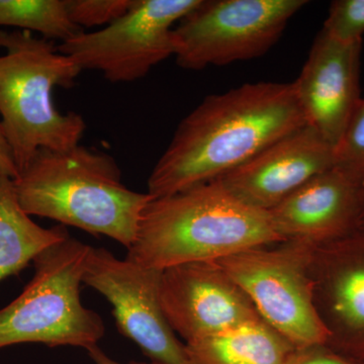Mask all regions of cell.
<instances>
[{
	"label": "cell",
	"instance_id": "12",
	"mask_svg": "<svg viewBox=\"0 0 364 364\" xmlns=\"http://www.w3.org/2000/svg\"><path fill=\"white\" fill-rule=\"evenodd\" d=\"M363 41L343 43L321 31L294 86L306 124L336 149L360 102Z\"/></svg>",
	"mask_w": 364,
	"mask_h": 364
},
{
	"label": "cell",
	"instance_id": "21",
	"mask_svg": "<svg viewBox=\"0 0 364 364\" xmlns=\"http://www.w3.org/2000/svg\"><path fill=\"white\" fill-rule=\"evenodd\" d=\"M289 364H359L328 345L318 344L294 349Z\"/></svg>",
	"mask_w": 364,
	"mask_h": 364
},
{
	"label": "cell",
	"instance_id": "9",
	"mask_svg": "<svg viewBox=\"0 0 364 364\" xmlns=\"http://www.w3.org/2000/svg\"><path fill=\"white\" fill-rule=\"evenodd\" d=\"M162 272L128 257L119 259L107 249L91 247L83 284L111 303L119 332L138 345L151 363L193 364L186 343L163 313Z\"/></svg>",
	"mask_w": 364,
	"mask_h": 364
},
{
	"label": "cell",
	"instance_id": "22",
	"mask_svg": "<svg viewBox=\"0 0 364 364\" xmlns=\"http://www.w3.org/2000/svg\"><path fill=\"white\" fill-rule=\"evenodd\" d=\"M0 172L13 179L18 176V167L14 162L11 147L4 136L1 124H0Z\"/></svg>",
	"mask_w": 364,
	"mask_h": 364
},
{
	"label": "cell",
	"instance_id": "10",
	"mask_svg": "<svg viewBox=\"0 0 364 364\" xmlns=\"http://www.w3.org/2000/svg\"><path fill=\"white\" fill-rule=\"evenodd\" d=\"M160 301L167 322L184 343L261 318L218 261L163 270Z\"/></svg>",
	"mask_w": 364,
	"mask_h": 364
},
{
	"label": "cell",
	"instance_id": "6",
	"mask_svg": "<svg viewBox=\"0 0 364 364\" xmlns=\"http://www.w3.org/2000/svg\"><path fill=\"white\" fill-rule=\"evenodd\" d=\"M313 247L301 242L282 241L218 261L260 318L296 349L326 344L328 340L314 303Z\"/></svg>",
	"mask_w": 364,
	"mask_h": 364
},
{
	"label": "cell",
	"instance_id": "18",
	"mask_svg": "<svg viewBox=\"0 0 364 364\" xmlns=\"http://www.w3.org/2000/svg\"><path fill=\"white\" fill-rule=\"evenodd\" d=\"M335 168L364 186V100L352 114L341 141L335 149Z\"/></svg>",
	"mask_w": 364,
	"mask_h": 364
},
{
	"label": "cell",
	"instance_id": "4",
	"mask_svg": "<svg viewBox=\"0 0 364 364\" xmlns=\"http://www.w3.org/2000/svg\"><path fill=\"white\" fill-rule=\"evenodd\" d=\"M81 71L52 41L28 31L0 30V124L18 174L38 150L79 145L85 119L60 112L52 92L57 86L73 87Z\"/></svg>",
	"mask_w": 364,
	"mask_h": 364
},
{
	"label": "cell",
	"instance_id": "2",
	"mask_svg": "<svg viewBox=\"0 0 364 364\" xmlns=\"http://www.w3.org/2000/svg\"><path fill=\"white\" fill-rule=\"evenodd\" d=\"M279 242L267 212L242 202L215 179L151 198L127 257L164 270Z\"/></svg>",
	"mask_w": 364,
	"mask_h": 364
},
{
	"label": "cell",
	"instance_id": "16",
	"mask_svg": "<svg viewBox=\"0 0 364 364\" xmlns=\"http://www.w3.org/2000/svg\"><path fill=\"white\" fill-rule=\"evenodd\" d=\"M68 237L63 226L45 229L36 224L21 207L14 179L0 172V282Z\"/></svg>",
	"mask_w": 364,
	"mask_h": 364
},
{
	"label": "cell",
	"instance_id": "14",
	"mask_svg": "<svg viewBox=\"0 0 364 364\" xmlns=\"http://www.w3.org/2000/svg\"><path fill=\"white\" fill-rule=\"evenodd\" d=\"M363 188L333 167L267 213L282 241L315 247L358 229Z\"/></svg>",
	"mask_w": 364,
	"mask_h": 364
},
{
	"label": "cell",
	"instance_id": "23",
	"mask_svg": "<svg viewBox=\"0 0 364 364\" xmlns=\"http://www.w3.org/2000/svg\"><path fill=\"white\" fill-rule=\"evenodd\" d=\"M88 354L91 359H92L93 363L95 364H157L154 363H138V361H132V363H121L119 361L114 360V359H112L109 356H107V354L105 353L100 347L95 346L92 348L88 349Z\"/></svg>",
	"mask_w": 364,
	"mask_h": 364
},
{
	"label": "cell",
	"instance_id": "11",
	"mask_svg": "<svg viewBox=\"0 0 364 364\" xmlns=\"http://www.w3.org/2000/svg\"><path fill=\"white\" fill-rule=\"evenodd\" d=\"M310 275L326 345L364 364V231L313 247Z\"/></svg>",
	"mask_w": 364,
	"mask_h": 364
},
{
	"label": "cell",
	"instance_id": "7",
	"mask_svg": "<svg viewBox=\"0 0 364 364\" xmlns=\"http://www.w3.org/2000/svg\"><path fill=\"white\" fill-rule=\"evenodd\" d=\"M306 0H200L173 28L176 63L188 70L265 54Z\"/></svg>",
	"mask_w": 364,
	"mask_h": 364
},
{
	"label": "cell",
	"instance_id": "17",
	"mask_svg": "<svg viewBox=\"0 0 364 364\" xmlns=\"http://www.w3.org/2000/svg\"><path fill=\"white\" fill-rule=\"evenodd\" d=\"M0 26L39 33L62 43L85 30L71 21L67 0H0Z\"/></svg>",
	"mask_w": 364,
	"mask_h": 364
},
{
	"label": "cell",
	"instance_id": "15",
	"mask_svg": "<svg viewBox=\"0 0 364 364\" xmlns=\"http://www.w3.org/2000/svg\"><path fill=\"white\" fill-rule=\"evenodd\" d=\"M186 346L193 364H289L296 349L262 318Z\"/></svg>",
	"mask_w": 364,
	"mask_h": 364
},
{
	"label": "cell",
	"instance_id": "24",
	"mask_svg": "<svg viewBox=\"0 0 364 364\" xmlns=\"http://www.w3.org/2000/svg\"><path fill=\"white\" fill-rule=\"evenodd\" d=\"M364 231V186L363 188V196H361L360 213H359L358 229Z\"/></svg>",
	"mask_w": 364,
	"mask_h": 364
},
{
	"label": "cell",
	"instance_id": "1",
	"mask_svg": "<svg viewBox=\"0 0 364 364\" xmlns=\"http://www.w3.org/2000/svg\"><path fill=\"white\" fill-rule=\"evenodd\" d=\"M305 124L294 83H248L208 95L179 123L147 193L162 198L220 178Z\"/></svg>",
	"mask_w": 364,
	"mask_h": 364
},
{
	"label": "cell",
	"instance_id": "20",
	"mask_svg": "<svg viewBox=\"0 0 364 364\" xmlns=\"http://www.w3.org/2000/svg\"><path fill=\"white\" fill-rule=\"evenodd\" d=\"M134 0H67L71 21L79 28L109 26L123 16Z\"/></svg>",
	"mask_w": 364,
	"mask_h": 364
},
{
	"label": "cell",
	"instance_id": "3",
	"mask_svg": "<svg viewBox=\"0 0 364 364\" xmlns=\"http://www.w3.org/2000/svg\"><path fill=\"white\" fill-rule=\"evenodd\" d=\"M21 207L129 249L152 196L127 188L114 158L79 145L66 151L40 149L14 179Z\"/></svg>",
	"mask_w": 364,
	"mask_h": 364
},
{
	"label": "cell",
	"instance_id": "5",
	"mask_svg": "<svg viewBox=\"0 0 364 364\" xmlns=\"http://www.w3.org/2000/svg\"><path fill=\"white\" fill-rule=\"evenodd\" d=\"M91 246L70 238L46 249L33 260L35 275L23 293L0 310V348L21 343L97 346L105 327L83 306L80 287Z\"/></svg>",
	"mask_w": 364,
	"mask_h": 364
},
{
	"label": "cell",
	"instance_id": "19",
	"mask_svg": "<svg viewBox=\"0 0 364 364\" xmlns=\"http://www.w3.org/2000/svg\"><path fill=\"white\" fill-rule=\"evenodd\" d=\"M322 31L339 42H361L364 33V0L333 1Z\"/></svg>",
	"mask_w": 364,
	"mask_h": 364
},
{
	"label": "cell",
	"instance_id": "13",
	"mask_svg": "<svg viewBox=\"0 0 364 364\" xmlns=\"http://www.w3.org/2000/svg\"><path fill=\"white\" fill-rule=\"evenodd\" d=\"M334 166L335 148L305 124L218 179L242 202L269 212L306 182Z\"/></svg>",
	"mask_w": 364,
	"mask_h": 364
},
{
	"label": "cell",
	"instance_id": "8",
	"mask_svg": "<svg viewBox=\"0 0 364 364\" xmlns=\"http://www.w3.org/2000/svg\"><path fill=\"white\" fill-rule=\"evenodd\" d=\"M200 0H134L102 30L81 33L57 46L81 70L102 72L111 82H133L174 56L173 28Z\"/></svg>",
	"mask_w": 364,
	"mask_h": 364
}]
</instances>
